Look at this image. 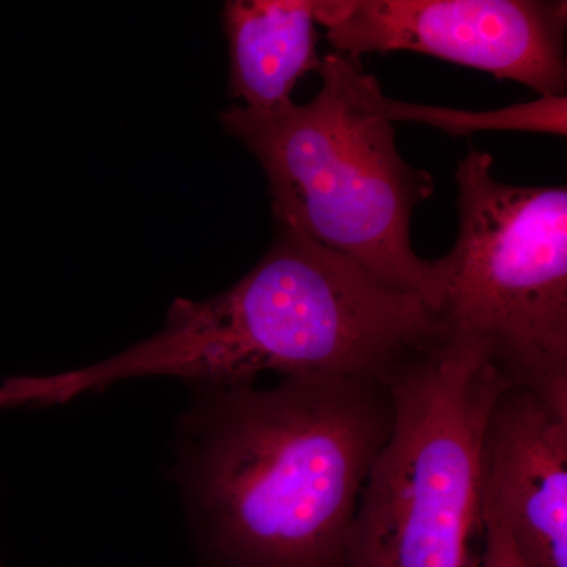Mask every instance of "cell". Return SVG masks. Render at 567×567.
Listing matches in <instances>:
<instances>
[{"instance_id": "1", "label": "cell", "mask_w": 567, "mask_h": 567, "mask_svg": "<svg viewBox=\"0 0 567 567\" xmlns=\"http://www.w3.org/2000/svg\"><path fill=\"white\" fill-rule=\"evenodd\" d=\"M196 390L178 476L208 567H344L358 499L393 427L386 382L297 375Z\"/></svg>"}, {"instance_id": "2", "label": "cell", "mask_w": 567, "mask_h": 567, "mask_svg": "<svg viewBox=\"0 0 567 567\" xmlns=\"http://www.w3.org/2000/svg\"><path fill=\"white\" fill-rule=\"evenodd\" d=\"M429 306L398 293L341 254L275 219L270 248L233 287L203 301L178 298L158 333L100 363L14 375V409L65 405L115 383L173 377L196 388L284 377L361 375L386 382L442 339Z\"/></svg>"}, {"instance_id": "3", "label": "cell", "mask_w": 567, "mask_h": 567, "mask_svg": "<svg viewBox=\"0 0 567 567\" xmlns=\"http://www.w3.org/2000/svg\"><path fill=\"white\" fill-rule=\"evenodd\" d=\"M322 89L274 111L234 106L219 121L262 164L275 219L360 265L386 289L431 306L436 259L413 251L412 215L434 193L431 174L402 158L382 87L360 61L327 54ZM431 309V308H429Z\"/></svg>"}, {"instance_id": "4", "label": "cell", "mask_w": 567, "mask_h": 567, "mask_svg": "<svg viewBox=\"0 0 567 567\" xmlns=\"http://www.w3.org/2000/svg\"><path fill=\"white\" fill-rule=\"evenodd\" d=\"M386 385L393 427L358 499L344 567H480L481 443L511 383L443 336Z\"/></svg>"}, {"instance_id": "5", "label": "cell", "mask_w": 567, "mask_h": 567, "mask_svg": "<svg viewBox=\"0 0 567 567\" xmlns=\"http://www.w3.org/2000/svg\"><path fill=\"white\" fill-rule=\"evenodd\" d=\"M492 166L473 148L458 164L457 240L429 308L511 385L567 405V189L509 185Z\"/></svg>"}, {"instance_id": "6", "label": "cell", "mask_w": 567, "mask_h": 567, "mask_svg": "<svg viewBox=\"0 0 567 567\" xmlns=\"http://www.w3.org/2000/svg\"><path fill=\"white\" fill-rule=\"evenodd\" d=\"M339 54L410 51L566 96L565 0H316Z\"/></svg>"}, {"instance_id": "7", "label": "cell", "mask_w": 567, "mask_h": 567, "mask_svg": "<svg viewBox=\"0 0 567 567\" xmlns=\"http://www.w3.org/2000/svg\"><path fill=\"white\" fill-rule=\"evenodd\" d=\"M481 513L509 533L525 567H567V405L507 386L481 443Z\"/></svg>"}, {"instance_id": "8", "label": "cell", "mask_w": 567, "mask_h": 567, "mask_svg": "<svg viewBox=\"0 0 567 567\" xmlns=\"http://www.w3.org/2000/svg\"><path fill=\"white\" fill-rule=\"evenodd\" d=\"M316 0H227L223 24L229 43V95L246 110L292 103L298 81L319 73Z\"/></svg>"}, {"instance_id": "9", "label": "cell", "mask_w": 567, "mask_h": 567, "mask_svg": "<svg viewBox=\"0 0 567 567\" xmlns=\"http://www.w3.org/2000/svg\"><path fill=\"white\" fill-rule=\"evenodd\" d=\"M377 107L391 123H424L454 136H472L481 132L567 134V96H539L533 102L498 110L468 111L398 102L382 92Z\"/></svg>"}, {"instance_id": "10", "label": "cell", "mask_w": 567, "mask_h": 567, "mask_svg": "<svg viewBox=\"0 0 567 567\" xmlns=\"http://www.w3.org/2000/svg\"><path fill=\"white\" fill-rule=\"evenodd\" d=\"M481 518H483V551H481L480 567H525L502 522L487 513H481Z\"/></svg>"}, {"instance_id": "11", "label": "cell", "mask_w": 567, "mask_h": 567, "mask_svg": "<svg viewBox=\"0 0 567 567\" xmlns=\"http://www.w3.org/2000/svg\"><path fill=\"white\" fill-rule=\"evenodd\" d=\"M0 567H3V566H2V563H0Z\"/></svg>"}]
</instances>
